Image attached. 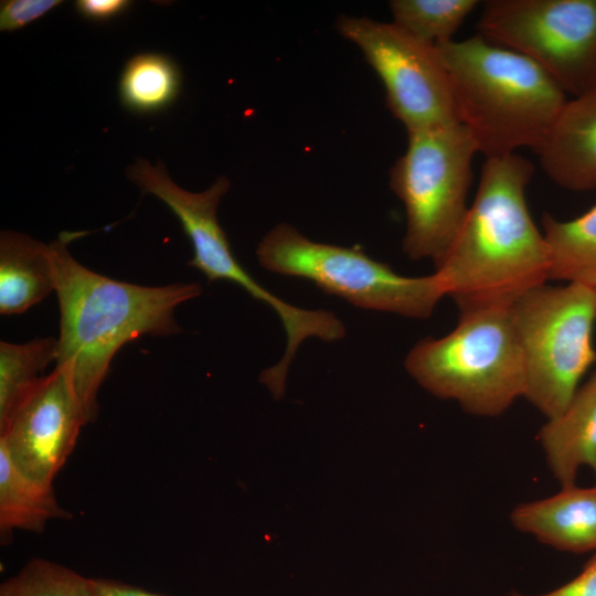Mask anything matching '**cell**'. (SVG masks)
I'll return each instance as SVG.
<instances>
[{
  "instance_id": "obj_1",
  "label": "cell",
  "mask_w": 596,
  "mask_h": 596,
  "mask_svg": "<svg viewBox=\"0 0 596 596\" xmlns=\"http://www.w3.org/2000/svg\"><path fill=\"white\" fill-rule=\"evenodd\" d=\"M533 173L532 162L517 153L486 158L477 194L435 265L460 313L511 307L550 279L549 245L525 199Z\"/></svg>"
},
{
  "instance_id": "obj_2",
  "label": "cell",
  "mask_w": 596,
  "mask_h": 596,
  "mask_svg": "<svg viewBox=\"0 0 596 596\" xmlns=\"http://www.w3.org/2000/svg\"><path fill=\"white\" fill-rule=\"evenodd\" d=\"M83 232H63L50 243L60 307L56 365L71 374L87 423L96 419L97 395L116 352L141 336L179 333L177 307L201 294L196 283L140 286L99 275L79 264L67 245Z\"/></svg>"
},
{
  "instance_id": "obj_3",
  "label": "cell",
  "mask_w": 596,
  "mask_h": 596,
  "mask_svg": "<svg viewBox=\"0 0 596 596\" xmlns=\"http://www.w3.org/2000/svg\"><path fill=\"white\" fill-rule=\"evenodd\" d=\"M448 71L459 121L485 158L538 152L568 100L539 65L480 34L436 45Z\"/></svg>"
},
{
  "instance_id": "obj_4",
  "label": "cell",
  "mask_w": 596,
  "mask_h": 596,
  "mask_svg": "<svg viewBox=\"0 0 596 596\" xmlns=\"http://www.w3.org/2000/svg\"><path fill=\"white\" fill-rule=\"evenodd\" d=\"M459 315L448 334L418 341L405 369L429 393L456 401L466 413L500 415L523 396L525 383L511 307Z\"/></svg>"
},
{
  "instance_id": "obj_5",
  "label": "cell",
  "mask_w": 596,
  "mask_h": 596,
  "mask_svg": "<svg viewBox=\"0 0 596 596\" xmlns=\"http://www.w3.org/2000/svg\"><path fill=\"white\" fill-rule=\"evenodd\" d=\"M479 153L460 123L407 134L405 152L390 170V187L406 213L403 252L436 265L468 212L472 159Z\"/></svg>"
},
{
  "instance_id": "obj_6",
  "label": "cell",
  "mask_w": 596,
  "mask_h": 596,
  "mask_svg": "<svg viewBox=\"0 0 596 596\" xmlns=\"http://www.w3.org/2000/svg\"><path fill=\"white\" fill-rule=\"evenodd\" d=\"M511 316L523 354V397L554 418L596 361V290L576 283L544 284L519 298Z\"/></svg>"
},
{
  "instance_id": "obj_7",
  "label": "cell",
  "mask_w": 596,
  "mask_h": 596,
  "mask_svg": "<svg viewBox=\"0 0 596 596\" xmlns=\"http://www.w3.org/2000/svg\"><path fill=\"white\" fill-rule=\"evenodd\" d=\"M265 269L305 278L355 307L424 319L446 296L439 277L402 276L360 248L320 243L290 224L273 227L256 249Z\"/></svg>"
},
{
  "instance_id": "obj_8",
  "label": "cell",
  "mask_w": 596,
  "mask_h": 596,
  "mask_svg": "<svg viewBox=\"0 0 596 596\" xmlns=\"http://www.w3.org/2000/svg\"><path fill=\"white\" fill-rule=\"evenodd\" d=\"M478 30L534 62L566 95L596 91V0H487Z\"/></svg>"
},
{
  "instance_id": "obj_9",
  "label": "cell",
  "mask_w": 596,
  "mask_h": 596,
  "mask_svg": "<svg viewBox=\"0 0 596 596\" xmlns=\"http://www.w3.org/2000/svg\"><path fill=\"white\" fill-rule=\"evenodd\" d=\"M336 28L381 78L386 106L407 134L460 123L451 79L436 45L393 22L370 18L340 15Z\"/></svg>"
},
{
  "instance_id": "obj_10",
  "label": "cell",
  "mask_w": 596,
  "mask_h": 596,
  "mask_svg": "<svg viewBox=\"0 0 596 596\" xmlns=\"http://www.w3.org/2000/svg\"><path fill=\"white\" fill-rule=\"evenodd\" d=\"M127 175L143 193L161 200L180 221L193 246L189 266L201 270L209 281H232L253 298L266 302L278 315L287 333H296L305 328L308 311L287 304L265 289L234 257L216 214L217 205L230 188L227 178L219 177L202 192H190L171 180L162 162L152 166L140 158L128 167Z\"/></svg>"
},
{
  "instance_id": "obj_11",
  "label": "cell",
  "mask_w": 596,
  "mask_h": 596,
  "mask_svg": "<svg viewBox=\"0 0 596 596\" xmlns=\"http://www.w3.org/2000/svg\"><path fill=\"white\" fill-rule=\"evenodd\" d=\"M86 424L68 369L55 365L0 428V447L26 478L52 486Z\"/></svg>"
},
{
  "instance_id": "obj_12",
  "label": "cell",
  "mask_w": 596,
  "mask_h": 596,
  "mask_svg": "<svg viewBox=\"0 0 596 596\" xmlns=\"http://www.w3.org/2000/svg\"><path fill=\"white\" fill-rule=\"evenodd\" d=\"M536 153L543 172L558 187L596 189V91L566 102Z\"/></svg>"
},
{
  "instance_id": "obj_13",
  "label": "cell",
  "mask_w": 596,
  "mask_h": 596,
  "mask_svg": "<svg viewBox=\"0 0 596 596\" xmlns=\"http://www.w3.org/2000/svg\"><path fill=\"white\" fill-rule=\"evenodd\" d=\"M510 519L518 530L554 549L596 553V485H575L549 498L520 503Z\"/></svg>"
},
{
  "instance_id": "obj_14",
  "label": "cell",
  "mask_w": 596,
  "mask_h": 596,
  "mask_svg": "<svg viewBox=\"0 0 596 596\" xmlns=\"http://www.w3.org/2000/svg\"><path fill=\"white\" fill-rule=\"evenodd\" d=\"M539 440L562 488L575 486L583 466L592 468L596 476V372L558 416L547 419Z\"/></svg>"
},
{
  "instance_id": "obj_15",
  "label": "cell",
  "mask_w": 596,
  "mask_h": 596,
  "mask_svg": "<svg viewBox=\"0 0 596 596\" xmlns=\"http://www.w3.org/2000/svg\"><path fill=\"white\" fill-rule=\"evenodd\" d=\"M56 289L50 244L13 231L0 235V313L25 312Z\"/></svg>"
},
{
  "instance_id": "obj_16",
  "label": "cell",
  "mask_w": 596,
  "mask_h": 596,
  "mask_svg": "<svg viewBox=\"0 0 596 596\" xmlns=\"http://www.w3.org/2000/svg\"><path fill=\"white\" fill-rule=\"evenodd\" d=\"M52 486L36 483L22 475L0 447V538L11 541L14 530L40 533L53 519L70 520Z\"/></svg>"
},
{
  "instance_id": "obj_17",
  "label": "cell",
  "mask_w": 596,
  "mask_h": 596,
  "mask_svg": "<svg viewBox=\"0 0 596 596\" xmlns=\"http://www.w3.org/2000/svg\"><path fill=\"white\" fill-rule=\"evenodd\" d=\"M542 232L550 249L549 278L596 290V205L567 221L544 213Z\"/></svg>"
},
{
  "instance_id": "obj_18",
  "label": "cell",
  "mask_w": 596,
  "mask_h": 596,
  "mask_svg": "<svg viewBox=\"0 0 596 596\" xmlns=\"http://www.w3.org/2000/svg\"><path fill=\"white\" fill-rule=\"evenodd\" d=\"M182 75L168 55L145 52L130 57L120 74L118 96L121 105L136 114H155L178 98Z\"/></svg>"
},
{
  "instance_id": "obj_19",
  "label": "cell",
  "mask_w": 596,
  "mask_h": 596,
  "mask_svg": "<svg viewBox=\"0 0 596 596\" xmlns=\"http://www.w3.org/2000/svg\"><path fill=\"white\" fill-rule=\"evenodd\" d=\"M57 356V339L35 338L24 343L0 342V428L44 376Z\"/></svg>"
},
{
  "instance_id": "obj_20",
  "label": "cell",
  "mask_w": 596,
  "mask_h": 596,
  "mask_svg": "<svg viewBox=\"0 0 596 596\" xmlns=\"http://www.w3.org/2000/svg\"><path fill=\"white\" fill-rule=\"evenodd\" d=\"M477 0H392L393 23L427 43L453 41L454 34L478 6Z\"/></svg>"
},
{
  "instance_id": "obj_21",
  "label": "cell",
  "mask_w": 596,
  "mask_h": 596,
  "mask_svg": "<svg viewBox=\"0 0 596 596\" xmlns=\"http://www.w3.org/2000/svg\"><path fill=\"white\" fill-rule=\"evenodd\" d=\"M0 596H99L94 578L44 558H32L0 585Z\"/></svg>"
},
{
  "instance_id": "obj_22",
  "label": "cell",
  "mask_w": 596,
  "mask_h": 596,
  "mask_svg": "<svg viewBox=\"0 0 596 596\" xmlns=\"http://www.w3.org/2000/svg\"><path fill=\"white\" fill-rule=\"evenodd\" d=\"M62 3L60 0L1 1L0 30L11 32L22 29Z\"/></svg>"
},
{
  "instance_id": "obj_23",
  "label": "cell",
  "mask_w": 596,
  "mask_h": 596,
  "mask_svg": "<svg viewBox=\"0 0 596 596\" xmlns=\"http://www.w3.org/2000/svg\"><path fill=\"white\" fill-rule=\"evenodd\" d=\"M509 596H533L511 592ZM534 596H596V553L572 581L545 594Z\"/></svg>"
},
{
  "instance_id": "obj_24",
  "label": "cell",
  "mask_w": 596,
  "mask_h": 596,
  "mask_svg": "<svg viewBox=\"0 0 596 596\" xmlns=\"http://www.w3.org/2000/svg\"><path fill=\"white\" fill-rule=\"evenodd\" d=\"M131 6L127 0H77L76 11L92 21H107L124 13Z\"/></svg>"
},
{
  "instance_id": "obj_25",
  "label": "cell",
  "mask_w": 596,
  "mask_h": 596,
  "mask_svg": "<svg viewBox=\"0 0 596 596\" xmlns=\"http://www.w3.org/2000/svg\"><path fill=\"white\" fill-rule=\"evenodd\" d=\"M94 583L99 596H167L113 579L94 578Z\"/></svg>"
}]
</instances>
